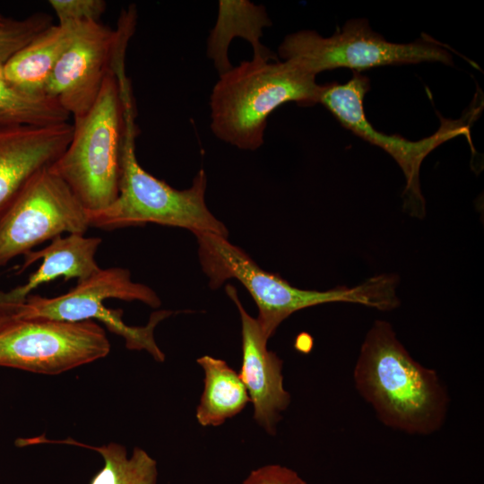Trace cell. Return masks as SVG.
<instances>
[{
  "instance_id": "21",
  "label": "cell",
  "mask_w": 484,
  "mask_h": 484,
  "mask_svg": "<svg viewBox=\"0 0 484 484\" xmlns=\"http://www.w3.org/2000/svg\"><path fill=\"white\" fill-rule=\"evenodd\" d=\"M59 24L99 22L107 3L103 0H49Z\"/></svg>"
},
{
  "instance_id": "3",
  "label": "cell",
  "mask_w": 484,
  "mask_h": 484,
  "mask_svg": "<svg viewBox=\"0 0 484 484\" xmlns=\"http://www.w3.org/2000/svg\"><path fill=\"white\" fill-rule=\"evenodd\" d=\"M316 75L293 60L253 57L220 75L210 97L211 129L220 140L241 150L264 143L269 116L287 102L319 103Z\"/></svg>"
},
{
  "instance_id": "24",
  "label": "cell",
  "mask_w": 484,
  "mask_h": 484,
  "mask_svg": "<svg viewBox=\"0 0 484 484\" xmlns=\"http://www.w3.org/2000/svg\"><path fill=\"white\" fill-rule=\"evenodd\" d=\"M10 18H5L2 14H0V26L4 25L9 22Z\"/></svg>"
},
{
  "instance_id": "6",
  "label": "cell",
  "mask_w": 484,
  "mask_h": 484,
  "mask_svg": "<svg viewBox=\"0 0 484 484\" xmlns=\"http://www.w3.org/2000/svg\"><path fill=\"white\" fill-rule=\"evenodd\" d=\"M109 298L140 301L151 307H158L161 303L156 292L150 287L134 282L127 269L112 267L100 268L63 295L45 298L31 294L22 304L14 307L10 315L18 320L81 322L95 319L101 322L110 332L121 336L128 350H145L155 360L163 362L165 354L156 343L154 329L172 312H153L146 325L130 326L123 321L121 309H111L105 306L104 301Z\"/></svg>"
},
{
  "instance_id": "2",
  "label": "cell",
  "mask_w": 484,
  "mask_h": 484,
  "mask_svg": "<svg viewBox=\"0 0 484 484\" xmlns=\"http://www.w3.org/2000/svg\"><path fill=\"white\" fill-rule=\"evenodd\" d=\"M199 261L212 289L234 279L251 295L258 307L257 321L270 339L283 320L300 309L331 302H348L389 311L400 305L399 277L383 273L349 288L328 290H302L277 274L266 272L228 238L210 233H194Z\"/></svg>"
},
{
  "instance_id": "15",
  "label": "cell",
  "mask_w": 484,
  "mask_h": 484,
  "mask_svg": "<svg viewBox=\"0 0 484 484\" xmlns=\"http://www.w3.org/2000/svg\"><path fill=\"white\" fill-rule=\"evenodd\" d=\"M272 22L262 4L246 0H221L218 4V15L207 40L206 54L213 62L219 74L233 66L229 58V47L234 38L247 40L253 48L254 56L266 60H278L277 56L261 42L263 30Z\"/></svg>"
},
{
  "instance_id": "16",
  "label": "cell",
  "mask_w": 484,
  "mask_h": 484,
  "mask_svg": "<svg viewBox=\"0 0 484 484\" xmlns=\"http://www.w3.org/2000/svg\"><path fill=\"white\" fill-rule=\"evenodd\" d=\"M78 23L50 25L18 50L3 65L6 80L19 90L46 94L53 70Z\"/></svg>"
},
{
  "instance_id": "14",
  "label": "cell",
  "mask_w": 484,
  "mask_h": 484,
  "mask_svg": "<svg viewBox=\"0 0 484 484\" xmlns=\"http://www.w3.org/2000/svg\"><path fill=\"white\" fill-rule=\"evenodd\" d=\"M101 241L100 238L69 234L65 238L60 236L52 239L41 250H31L25 254L21 271L39 259L42 263L30 275L26 283L9 291H0V314L10 315L14 307L22 304L34 290L44 283L61 277L65 281L77 279L79 282L96 273L100 267L95 260V255Z\"/></svg>"
},
{
  "instance_id": "10",
  "label": "cell",
  "mask_w": 484,
  "mask_h": 484,
  "mask_svg": "<svg viewBox=\"0 0 484 484\" xmlns=\"http://www.w3.org/2000/svg\"><path fill=\"white\" fill-rule=\"evenodd\" d=\"M135 20L136 12L132 5L120 17L117 30L99 22L77 24L45 91L56 99L73 120L84 116L92 107L106 77L117 61L125 56Z\"/></svg>"
},
{
  "instance_id": "7",
  "label": "cell",
  "mask_w": 484,
  "mask_h": 484,
  "mask_svg": "<svg viewBox=\"0 0 484 484\" xmlns=\"http://www.w3.org/2000/svg\"><path fill=\"white\" fill-rule=\"evenodd\" d=\"M282 60H293L315 75L336 68L352 71L389 65L439 62L451 65L453 56L444 45L423 33L411 43H393L374 31L366 19H351L325 38L314 30L285 37L278 48Z\"/></svg>"
},
{
  "instance_id": "18",
  "label": "cell",
  "mask_w": 484,
  "mask_h": 484,
  "mask_svg": "<svg viewBox=\"0 0 484 484\" xmlns=\"http://www.w3.org/2000/svg\"><path fill=\"white\" fill-rule=\"evenodd\" d=\"M70 117L48 94L27 93L11 84L0 65V127L57 125L68 122Z\"/></svg>"
},
{
  "instance_id": "8",
  "label": "cell",
  "mask_w": 484,
  "mask_h": 484,
  "mask_svg": "<svg viewBox=\"0 0 484 484\" xmlns=\"http://www.w3.org/2000/svg\"><path fill=\"white\" fill-rule=\"evenodd\" d=\"M352 72L353 76L344 84L322 85L319 103L345 128L393 158L406 180L402 194L403 210L412 217L422 219L426 214V203L420 189L419 169L424 159L437 146L460 135L467 137L472 148L470 128L479 117L482 104L474 103L459 119L441 117L440 126L433 134L419 141H409L400 135L379 132L369 123L363 108V100L370 87L369 80L360 72Z\"/></svg>"
},
{
  "instance_id": "20",
  "label": "cell",
  "mask_w": 484,
  "mask_h": 484,
  "mask_svg": "<svg viewBox=\"0 0 484 484\" xmlns=\"http://www.w3.org/2000/svg\"><path fill=\"white\" fill-rule=\"evenodd\" d=\"M50 25V15L37 13L22 20L10 19L0 26V65H4L18 50Z\"/></svg>"
},
{
  "instance_id": "11",
  "label": "cell",
  "mask_w": 484,
  "mask_h": 484,
  "mask_svg": "<svg viewBox=\"0 0 484 484\" xmlns=\"http://www.w3.org/2000/svg\"><path fill=\"white\" fill-rule=\"evenodd\" d=\"M88 212L49 168L37 173L0 218V266L63 233L84 235Z\"/></svg>"
},
{
  "instance_id": "23",
  "label": "cell",
  "mask_w": 484,
  "mask_h": 484,
  "mask_svg": "<svg viewBox=\"0 0 484 484\" xmlns=\"http://www.w3.org/2000/svg\"><path fill=\"white\" fill-rule=\"evenodd\" d=\"M12 320H13V318L11 315L0 314V329Z\"/></svg>"
},
{
  "instance_id": "1",
  "label": "cell",
  "mask_w": 484,
  "mask_h": 484,
  "mask_svg": "<svg viewBox=\"0 0 484 484\" xmlns=\"http://www.w3.org/2000/svg\"><path fill=\"white\" fill-rule=\"evenodd\" d=\"M353 378L359 394L393 429L429 435L445 421L449 397L437 373L411 356L387 321L376 320L367 331Z\"/></svg>"
},
{
  "instance_id": "5",
  "label": "cell",
  "mask_w": 484,
  "mask_h": 484,
  "mask_svg": "<svg viewBox=\"0 0 484 484\" xmlns=\"http://www.w3.org/2000/svg\"><path fill=\"white\" fill-rule=\"evenodd\" d=\"M135 105H127L125 134L121 160L118 195L107 208L88 212L90 227L115 229L156 223L187 229L194 233L210 232L228 238L229 231L205 203L207 177L201 169L192 186L173 188L147 172L135 154Z\"/></svg>"
},
{
  "instance_id": "22",
  "label": "cell",
  "mask_w": 484,
  "mask_h": 484,
  "mask_svg": "<svg viewBox=\"0 0 484 484\" xmlns=\"http://www.w3.org/2000/svg\"><path fill=\"white\" fill-rule=\"evenodd\" d=\"M242 484H307L293 470L270 464L252 471Z\"/></svg>"
},
{
  "instance_id": "17",
  "label": "cell",
  "mask_w": 484,
  "mask_h": 484,
  "mask_svg": "<svg viewBox=\"0 0 484 484\" xmlns=\"http://www.w3.org/2000/svg\"><path fill=\"white\" fill-rule=\"evenodd\" d=\"M204 373V386L195 418L203 427L222 425L250 402L238 373L220 359L204 355L197 359Z\"/></svg>"
},
{
  "instance_id": "13",
  "label": "cell",
  "mask_w": 484,
  "mask_h": 484,
  "mask_svg": "<svg viewBox=\"0 0 484 484\" xmlns=\"http://www.w3.org/2000/svg\"><path fill=\"white\" fill-rule=\"evenodd\" d=\"M73 132L69 122L0 127V218L28 182L62 155Z\"/></svg>"
},
{
  "instance_id": "19",
  "label": "cell",
  "mask_w": 484,
  "mask_h": 484,
  "mask_svg": "<svg viewBox=\"0 0 484 484\" xmlns=\"http://www.w3.org/2000/svg\"><path fill=\"white\" fill-rule=\"evenodd\" d=\"M55 442L92 449L102 456L104 466L89 484H156L157 462L142 448L135 447L131 457H127L126 449L117 443L95 447L72 438Z\"/></svg>"
},
{
  "instance_id": "9",
  "label": "cell",
  "mask_w": 484,
  "mask_h": 484,
  "mask_svg": "<svg viewBox=\"0 0 484 484\" xmlns=\"http://www.w3.org/2000/svg\"><path fill=\"white\" fill-rule=\"evenodd\" d=\"M109 351L105 330L92 320L13 319L0 329V367L57 375Z\"/></svg>"
},
{
  "instance_id": "4",
  "label": "cell",
  "mask_w": 484,
  "mask_h": 484,
  "mask_svg": "<svg viewBox=\"0 0 484 484\" xmlns=\"http://www.w3.org/2000/svg\"><path fill=\"white\" fill-rule=\"evenodd\" d=\"M132 100L125 66L114 68L92 107L73 120L68 146L49 167L88 212L107 208L118 195L125 113Z\"/></svg>"
},
{
  "instance_id": "12",
  "label": "cell",
  "mask_w": 484,
  "mask_h": 484,
  "mask_svg": "<svg viewBox=\"0 0 484 484\" xmlns=\"http://www.w3.org/2000/svg\"><path fill=\"white\" fill-rule=\"evenodd\" d=\"M226 291L237 306L241 319L242 364L238 376L254 405L255 420L273 435L281 413L290 402V395L283 385L282 360L267 349L269 339L257 319L244 308L236 289L227 285Z\"/></svg>"
}]
</instances>
